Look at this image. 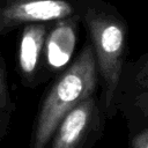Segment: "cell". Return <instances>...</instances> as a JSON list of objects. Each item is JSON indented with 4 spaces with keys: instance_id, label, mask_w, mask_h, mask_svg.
<instances>
[{
    "instance_id": "obj_7",
    "label": "cell",
    "mask_w": 148,
    "mask_h": 148,
    "mask_svg": "<svg viewBox=\"0 0 148 148\" xmlns=\"http://www.w3.org/2000/svg\"><path fill=\"white\" fill-rule=\"evenodd\" d=\"M145 67H141V77L140 79V83H141V90L142 92L139 96V106L142 109L143 116L146 118H148V56L145 59Z\"/></svg>"
},
{
    "instance_id": "obj_1",
    "label": "cell",
    "mask_w": 148,
    "mask_h": 148,
    "mask_svg": "<svg viewBox=\"0 0 148 148\" xmlns=\"http://www.w3.org/2000/svg\"><path fill=\"white\" fill-rule=\"evenodd\" d=\"M96 71L94 47L87 45L45 98L36 126L35 148H44L62 118L81 102L91 97L97 82Z\"/></svg>"
},
{
    "instance_id": "obj_8",
    "label": "cell",
    "mask_w": 148,
    "mask_h": 148,
    "mask_svg": "<svg viewBox=\"0 0 148 148\" xmlns=\"http://www.w3.org/2000/svg\"><path fill=\"white\" fill-rule=\"evenodd\" d=\"M131 148H148V127L133 136Z\"/></svg>"
},
{
    "instance_id": "obj_5",
    "label": "cell",
    "mask_w": 148,
    "mask_h": 148,
    "mask_svg": "<svg viewBox=\"0 0 148 148\" xmlns=\"http://www.w3.org/2000/svg\"><path fill=\"white\" fill-rule=\"evenodd\" d=\"M76 42L75 27L72 21H60L49 35L46 42V58L51 68L64 67L72 58Z\"/></svg>"
},
{
    "instance_id": "obj_9",
    "label": "cell",
    "mask_w": 148,
    "mask_h": 148,
    "mask_svg": "<svg viewBox=\"0 0 148 148\" xmlns=\"http://www.w3.org/2000/svg\"><path fill=\"white\" fill-rule=\"evenodd\" d=\"M6 97H7V92H6V82H5V76H3L2 68H1V66H0V106L5 105V103H6Z\"/></svg>"
},
{
    "instance_id": "obj_6",
    "label": "cell",
    "mask_w": 148,
    "mask_h": 148,
    "mask_svg": "<svg viewBox=\"0 0 148 148\" xmlns=\"http://www.w3.org/2000/svg\"><path fill=\"white\" fill-rule=\"evenodd\" d=\"M45 27L43 24H30L23 30L20 45V66L24 74L34 73L39 60L45 38Z\"/></svg>"
},
{
    "instance_id": "obj_3",
    "label": "cell",
    "mask_w": 148,
    "mask_h": 148,
    "mask_svg": "<svg viewBox=\"0 0 148 148\" xmlns=\"http://www.w3.org/2000/svg\"><path fill=\"white\" fill-rule=\"evenodd\" d=\"M73 7L65 0H20L0 9V31L20 23L58 21L71 16Z\"/></svg>"
},
{
    "instance_id": "obj_2",
    "label": "cell",
    "mask_w": 148,
    "mask_h": 148,
    "mask_svg": "<svg viewBox=\"0 0 148 148\" xmlns=\"http://www.w3.org/2000/svg\"><path fill=\"white\" fill-rule=\"evenodd\" d=\"M84 17L92 39L96 62L104 81L105 108L109 109L123 72L126 45L125 24L114 14L92 7L87 9Z\"/></svg>"
},
{
    "instance_id": "obj_4",
    "label": "cell",
    "mask_w": 148,
    "mask_h": 148,
    "mask_svg": "<svg viewBox=\"0 0 148 148\" xmlns=\"http://www.w3.org/2000/svg\"><path fill=\"white\" fill-rule=\"evenodd\" d=\"M95 101L89 97L72 109L60 121L52 148H76L92 119Z\"/></svg>"
}]
</instances>
